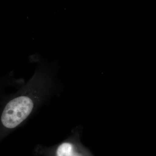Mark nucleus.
<instances>
[{"mask_svg":"<svg viewBox=\"0 0 156 156\" xmlns=\"http://www.w3.org/2000/svg\"><path fill=\"white\" fill-rule=\"evenodd\" d=\"M31 98L25 95L18 96L8 102L3 110L1 122L5 128L13 129L29 116L34 108Z\"/></svg>","mask_w":156,"mask_h":156,"instance_id":"nucleus-1","label":"nucleus"},{"mask_svg":"<svg viewBox=\"0 0 156 156\" xmlns=\"http://www.w3.org/2000/svg\"><path fill=\"white\" fill-rule=\"evenodd\" d=\"M76 153L74 146L71 143L64 142L58 146L56 149V156H73Z\"/></svg>","mask_w":156,"mask_h":156,"instance_id":"nucleus-2","label":"nucleus"},{"mask_svg":"<svg viewBox=\"0 0 156 156\" xmlns=\"http://www.w3.org/2000/svg\"><path fill=\"white\" fill-rule=\"evenodd\" d=\"M73 156H83L82 155H81L79 154H78L77 153H76Z\"/></svg>","mask_w":156,"mask_h":156,"instance_id":"nucleus-3","label":"nucleus"}]
</instances>
